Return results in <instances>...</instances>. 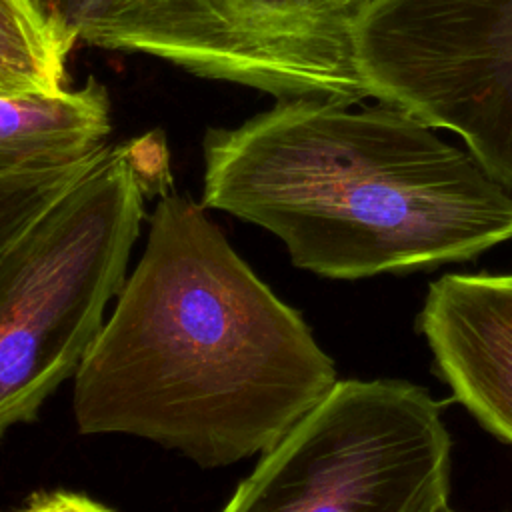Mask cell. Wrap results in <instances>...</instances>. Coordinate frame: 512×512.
<instances>
[{"instance_id":"6da1fadb","label":"cell","mask_w":512,"mask_h":512,"mask_svg":"<svg viewBox=\"0 0 512 512\" xmlns=\"http://www.w3.org/2000/svg\"><path fill=\"white\" fill-rule=\"evenodd\" d=\"M338 382L304 318L204 206L158 198L144 252L74 374L82 434H128L204 468L264 454Z\"/></svg>"},{"instance_id":"7a4b0ae2","label":"cell","mask_w":512,"mask_h":512,"mask_svg":"<svg viewBox=\"0 0 512 512\" xmlns=\"http://www.w3.org/2000/svg\"><path fill=\"white\" fill-rule=\"evenodd\" d=\"M276 100L202 138V206L280 238L324 278L466 262L512 238V192L388 104Z\"/></svg>"},{"instance_id":"3957f363","label":"cell","mask_w":512,"mask_h":512,"mask_svg":"<svg viewBox=\"0 0 512 512\" xmlns=\"http://www.w3.org/2000/svg\"><path fill=\"white\" fill-rule=\"evenodd\" d=\"M168 184L156 134L110 144L0 256V434L76 374L126 280L146 198Z\"/></svg>"},{"instance_id":"277c9868","label":"cell","mask_w":512,"mask_h":512,"mask_svg":"<svg viewBox=\"0 0 512 512\" xmlns=\"http://www.w3.org/2000/svg\"><path fill=\"white\" fill-rule=\"evenodd\" d=\"M452 440L406 380H338L260 454L222 512H444Z\"/></svg>"},{"instance_id":"5b68a950","label":"cell","mask_w":512,"mask_h":512,"mask_svg":"<svg viewBox=\"0 0 512 512\" xmlns=\"http://www.w3.org/2000/svg\"><path fill=\"white\" fill-rule=\"evenodd\" d=\"M354 16L330 0H114L80 40L276 100L358 104L372 90L356 62Z\"/></svg>"},{"instance_id":"8992f818","label":"cell","mask_w":512,"mask_h":512,"mask_svg":"<svg viewBox=\"0 0 512 512\" xmlns=\"http://www.w3.org/2000/svg\"><path fill=\"white\" fill-rule=\"evenodd\" d=\"M354 50L372 98L460 136L512 192V0H368Z\"/></svg>"},{"instance_id":"52a82bcc","label":"cell","mask_w":512,"mask_h":512,"mask_svg":"<svg viewBox=\"0 0 512 512\" xmlns=\"http://www.w3.org/2000/svg\"><path fill=\"white\" fill-rule=\"evenodd\" d=\"M418 330L454 400L512 446V274H444L428 286Z\"/></svg>"},{"instance_id":"ba28073f","label":"cell","mask_w":512,"mask_h":512,"mask_svg":"<svg viewBox=\"0 0 512 512\" xmlns=\"http://www.w3.org/2000/svg\"><path fill=\"white\" fill-rule=\"evenodd\" d=\"M110 130L108 90L96 78L48 98H0V174L84 156L104 148Z\"/></svg>"},{"instance_id":"9c48e42d","label":"cell","mask_w":512,"mask_h":512,"mask_svg":"<svg viewBox=\"0 0 512 512\" xmlns=\"http://www.w3.org/2000/svg\"><path fill=\"white\" fill-rule=\"evenodd\" d=\"M78 36L46 0H0V98L56 96Z\"/></svg>"},{"instance_id":"30bf717a","label":"cell","mask_w":512,"mask_h":512,"mask_svg":"<svg viewBox=\"0 0 512 512\" xmlns=\"http://www.w3.org/2000/svg\"><path fill=\"white\" fill-rule=\"evenodd\" d=\"M114 0H46L52 14L80 40V32L96 22Z\"/></svg>"},{"instance_id":"8fae6325","label":"cell","mask_w":512,"mask_h":512,"mask_svg":"<svg viewBox=\"0 0 512 512\" xmlns=\"http://www.w3.org/2000/svg\"><path fill=\"white\" fill-rule=\"evenodd\" d=\"M26 228V212L18 198L0 184V256Z\"/></svg>"},{"instance_id":"7c38bea8","label":"cell","mask_w":512,"mask_h":512,"mask_svg":"<svg viewBox=\"0 0 512 512\" xmlns=\"http://www.w3.org/2000/svg\"><path fill=\"white\" fill-rule=\"evenodd\" d=\"M22 512H110V510L96 504L90 498L68 494V492H56L32 502Z\"/></svg>"},{"instance_id":"4fadbf2b","label":"cell","mask_w":512,"mask_h":512,"mask_svg":"<svg viewBox=\"0 0 512 512\" xmlns=\"http://www.w3.org/2000/svg\"><path fill=\"white\" fill-rule=\"evenodd\" d=\"M332 4H336L338 8H342V10H348V12H352V14H356L368 0H330Z\"/></svg>"},{"instance_id":"5bb4252c","label":"cell","mask_w":512,"mask_h":512,"mask_svg":"<svg viewBox=\"0 0 512 512\" xmlns=\"http://www.w3.org/2000/svg\"><path fill=\"white\" fill-rule=\"evenodd\" d=\"M444 512H456V510H452V508H450V506H448V508H446V510H444Z\"/></svg>"}]
</instances>
